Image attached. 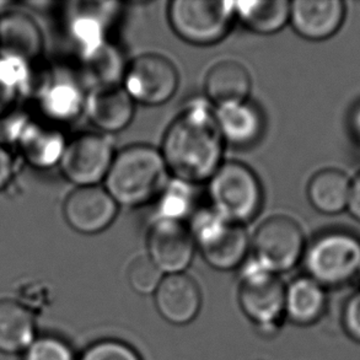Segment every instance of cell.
<instances>
[{
  "label": "cell",
  "instance_id": "22",
  "mask_svg": "<svg viewBox=\"0 0 360 360\" xmlns=\"http://www.w3.org/2000/svg\"><path fill=\"white\" fill-rule=\"evenodd\" d=\"M351 180L345 171L335 167L317 171L307 184V200L322 214L342 213L348 205Z\"/></svg>",
  "mask_w": 360,
  "mask_h": 360
},
{
  "label": "cell",
  "instance_id": "28",
  "mask_svg": "<svg viewBox=\"0 0 360 360\" xmlns=\"http://www.w3.org/2000/svg\"><path fill=\"white\" fill-rule=\"evenodd\" d=\"M165 277L148 256L133 259L127 272V279L131 289L139 295H154Z\"/></svg>",
  "mask_w": 360,
  "mask_h": 360
},
{
  "label": "cell",
  "instance_id": "24",
  "mask_svg": "<svg viewBox=\"0 0 360 360\" xmlns=\"http://www.w3.org/2000/svg\"><path fill=\"white\" fill-rule=\"evenodd\" d=\"M235 18L255 34H277L289 24L290 1H235Z\"/></svg>",
  "mask_w": 360,
  "mask_h": 360
},
{
  "label": "cell",
  "instance_id": "19",
  "mask_svg": "<svg viewBox=\"0 0 360 360\" xmlns=\"http://www.w3.org/2000/svg\"><path fill=\"white\" fill-rule=\"evenodd\" d=\"M44 47L39 25L21 11H6L0 16V53L9 54L31 63Z\"/></svg>",
  "mask_w": 360,
  "mask_h": 360
},
{
  "label": "cell",
  "instance_id": "11",
  "mask_svg": "<svg viewBox=\"0 0 360 360\" xmlns=\"http://www.w3.org/2000/svg\"><path fill=\"white\" fill-rule=\"evenodd\" d=\"M146 248V256L164 276L185 273L195 257V240L182 221L155 219L148 233Z\"/></svg>",
  "mask_w": 360,
  "mask_h": 360
},
{
  "label": "cell",
  "instance_id": "34",
  "mask_svg": "<svg viewBox=\"0 0 360 360\" xmlns=\"http://www.w3.org/2000/svg\"><path fill=\"white\" fill-rule=\"evenodd\" d=\"M347 210L354 219L360 221V172H358L351 180L349 200Z\"/></svg>",
  "mask_w": 360,
  "mask_h": 360
},
{
  "label": "cell",
  "instance_id": "6",
  "mask_svg": "<svg viewBox=\"0 0 360 360\" xmlns=\"http://www.w3.org/2000/svg\"><path fill=\"white\" fill-rule=\"evenodd\" d=\"M307 277L323 288L340 287L360 272V239L343 230L319 235L302 256Z\"/></svg>",
  "mask_w": 360,
  "mask_h": 360
},
{
  "label": "cell",
  "instance_id": "10",
  "mask_svg": "<svg viewBox=\"0 0 360 360\" xmlns=\"http://www.w3.org/2000/svg\"><path fill=\"white\" fill-rule=\"evenodd\" d=\"M115 158L112 141L98 133H84L67 141L59 167L77 187L100 186Z\"/></svg>",
  "mask_w": 360,
  "mask_h": 360
},
{
  "label": "cell",
  "instance_id": "32",
  "mask_svg": "<svg viewBox=\"0 0 360 360\" xmlns=\"http://www.w3.org/2000/svg\"><path fill=\"white\" fill-rule=\"evenodd\" d=\"M14 158L6 146L0 144V191L9 185L14 175Z\"/></svg>",
  "mask_w": 360,
  "mask_h": 360
},
{
  "label": "cell",
  "instance_id": "12",
  "mask_svg": "<svg viewBox=\"0 0 360 360\" xmlns=\"http://www.w3.org/2000/svg\"><path fill=\"white\" fill-rule=\"evenodd\" d=\"M120 205L105 187H77L64 202V219L72 229L84 235L103 233L112 225Z\"/></svg>",
  "mask_w": 360,
  "mask_h": 360
},
{
  "label": "cell",
  "instance_id": "8",
  "mask_svg": "<svg viewBox=\"0 0 360 360\" xmlns=\"http://www.w3.org/2000/svg\"><path fill=\"white\" fill-rule=\"evenodd\" d=\"M305 248L302 226L287 215L264 220L251 240L253 259L278 276L292 271L302 261Z\"/></svg>",
  "mask_w": 360,
  "mask_h": 360
},
{
  "label": "cell",
  "instance_id": "31",
  "mask_svg": "<svg viewBox=\"0 0 360 360\" xmlns=\"http://www.w3.org/2000/svg\"><path fill=\"white\" fill-rule=\"evenodd\" d=\"M343 326L352 340L360 343V292L352 295L343 310Z\"/></svg>",
  "mask_w": 360,
  "mask_h": 360
},
{
  "label": "cell",
  "instance_id": "35",
  "mask_svg": "<svg viewBox=\"0 0 360 360\" xmlns=\"http://www.w3.org/2000/svg\"><path fill=\"white\" fill-rule=\"evenodd\" d=\"M349 124H351L352 136L354 138L356 146H359L360 149V105L352 112Z\"/></svg>",
  "mask_w": 360,
  "mask_h": 360
},
{
  "label": "cell",
  "instance_id": "36",
  "mask_svg": "<svg viewBox=\"0 0 360 360\" xmlns=\"http://www.w3.org/2000/svg\"><path fill=\"white\" fill-rule=\"evenodd\" d=\"M359 274H360V272H359Z\"/></svg>",
  "mask_w": 360,
  "mask_h": 360
},
{
  "label": "cell",
  "instance_id": "14",
  "mask_svg": "<svg viewBox=\"0 0 360 360\" xmlns=\"http://www.w3.org/2000/svg\"><path fill=\"white\" fill-rule=\"evenodd\" d=\"M346 14L342 0H294L289 24L302 39L325 41L341 30Z\"/></svg>",
  "mask_w": 360,
  "mask_h": 360
},
{
  "label": "cell",
  "instance_id": "27",
  "mask_svg": "<svg viewBox=\"0 0 360 360\" xmlns=\"http://www.w3.org/2000/svg\"><path fill=\"white\" fill-rule=\"evenodd\" d=\"M192 185L182 181L174 180L166 185L158 200V218L156 219L182 221L193 215L195 198Z\"/></svg>",
  "mask_w": 360,
  "mask_h": 360
},
{
  "label": "cell",
  "instance_id": "30",
  "mask_svg": "<svg viewBox=\"0 0 360 360\" xmlns=\"http://www.w3.org/2000/svg\"><path fill=\"white\" fill-rule=\"evenodd\" d=\"M78 360H143L141 354L126 342L105 338L84 349Z\"/></svg>",
  "mask_w": 360,
  "mask_h": 360
},
{
  "label": "cell",
  "instance_id": "2",
  "mask_svg": "<svg viewBox=\"0 0 360 360\" xmlns=\"http://www.w3.org/2000/svg\"><path fill=\"white\" fill-rule=\"evenodd\" d=\"M167 176L160 150L148 144H133L115 154L103 182L118 205L136 208L160 195L169 184Z\"/></svg>",
  "mask_w": 360,
  "mask_h": 360
},
{
  "label": "cell",
  "instance_id": "25",
  "mask_svg": "<svg viewBox=\"0 0 360 360\" xmlns=\"http://www.w3.org/2000/svg\"><path fill=\"white\" fill-rule=\"evenodd\" d=\"M105 10H78L69 21L70 39L78 47L83 59L88 58L90 54L108 44L106 20L103 15V13H106Z\"/></svg>",
  "mask_w": 360,
  "mask_h": 360
},
{
  "label": "cell",
  "instance_id": "33",
  "mask_svg": "<svg viewBox=\"0 0 360 360\" xmlns=\"http://www.w3.org/2000/svg\"><path fill=\"white\" fill-rule=\"evenodd\" d=\"M21 96L14 89L0 79V118L4 117L14 106L15 101Z\"/></svg>",
  "mask_w": 360,
  "mask_h": 360
},
{
  "label": "cell",
  "instance_id": "17",
  "mask_svg": "<svg viewBox=\"0 0 360 360\" xmlns=\"http://www.w3.org/2000/svg\"><path fill=\"white\" fill-rule=\"evenodd\" d=\"M85 101L82 86L64 74L49 75L39 90V108L52 121H73L85 111Z\"/></svg>",
  "mask_w": 360,
  "mask_h": 360
},
{
  "label": "cell",
  "instance_id": "20",
  "mask_svg": "<svg viewBox=\"0 0 360 360\" xmlns=\"http://www.w3.org/2000/svg\"><path fill=\"white\" fill-rule=\"evenodd\" d=\"M205 91L217 108L245 103L251 93V77L239 62L223 60L207 73Z\"/></svg>",
  "mask_w": 360,
  "mask_h": 360
},
{
  "label": "cell",
  "instance_id": "7",
  "mask_svg": "<svg viewBox=\"0 0 360 360\" xmlns=\"http://www.w3.org/2000/svg\"><path fill=\"white\" fill-rule=\"evenodd\" d=\"M167 16L180 39L195 46L218 44L229 34L235 19V1L174 0Z\"/></svg>",
  "mask_w": 360,
  "mask_h": 360
},
{
  "label": "cell",
  "instance_id": "4",
  "mask_svg": "<svg viewBox=\"0 0 360 360\" xmlns=\"http://www.w3.org/2000/svg\"><path fill=\"white\" fill-rule=\"evenodd\" d=\"M190 230L195 248L210 267L233 271L246 262L251 239L243 225L225 219L210 208L193 213Z\"/></svg>",
  "mask_w": 360,
  "mask_h": 360
},
{
  "label": "cell",
  "instance_id": "1",
  "mask_svg": "<svg viewBox=\"0 0 360 360\" xmlns=\"http://www.w3.org/2000/svg\"><path fill=\"white\" fill-rule=\"evenodd\" d=\"M225 141L214 110L205 101L186 106L166 129L160 153L175 180L207 182L223 164Z\"/></svg>",
  "mask_w": 360,
  "mask_h": 360
},
{
  "label": "cell",
  "instance_id": "16",
  "mask_svg": "<svg viewBox=\"0 0 360 360\" xmlns=\"http://www.w3.org/2000/svg\"><path fill=\"white\" fill-rule=\"evenodd\" d=\"M136 103L123 86L95 88L86 96L85 112L95 127L105 133H117L133 121Z\"/></svg>",
  "mask_w": 360,
  "mask_h": 360
},
{
  "label": "cell",
  "instance_id": "3",
  "mask_svg": "<svg viewBox=\"0 0 360 360\" xmlns=\"http://www.w3.org/2000/svg\"><path fill=\"white\" fill-rule=\"evenodd\" d=\"M212 210L225 219L245 225L262 208L263 190L255 171L239 161L223 162L210 177Z\"/></svg>",
  "mask_w": 360,
  "mask_h": 360
},
{
  "label": "cell",
  "instance_id": "21",
  "mask_svg": "<svg viewBox=\"0 0 360 360\" xmlns=\"http://www.w3.org/2000/svg\"><path fill=\"white\" fill-rule=\"evenodd\" d=\"M325 288L307 276L294 279L285 287V319L299 326H310L326 311Z\"/></svg>",
  "mask_w": 360,
  "mask_h": 360
},
{
  "label": "cell",
  "instance_id": "29",
  "mask_svg": "<svg viewBox=\"0 0 360 360\" xmlns=\"http://www.w3.org/2000/svg\"><path fill=\"white\" fill-rule=\"evenodd\" d=\"M22 360H78L73 347L53 335L36 337L32 345L22 353Z\"/></svg>",
  "mask_w": 360,
  "mask_h": 360
},
{
  "label": "cell",
  "instance_id": "15",
  "mask_svg": "<svg viewBox=\"0 0 360 360\" xmlns=\"http://www.w3.org/2000/svg\"><path fill=\"white\" fill-rule=\"evenodd\" d=\"M153 297L160 316L174 326L190 325L202 307L200 287L186 273L165 276Z\"/></svg>",
  "mask_w": 360,
  "mask_h": 360
},
{
  "label": "cell",
  "instance_id": "5",
  "mask_svg": "<svg viewBox=\"0 0 360 360\" xmlns=\"http://www.w3.org/2000/svg\"><path fill=\"white\" fill-rule=\"evenodd\" d=\"M241 267L240 307L259 335L272 336L279 331L285 319V285L278 274L262 267L253 258Z\"/></svg>",
  "mask_w": 360,
  "mask_h": 360
},
{
  "label": "cell",
  "instance_id": "13",
  "mask_svg": "<svg viewBox=\"0 0 360 360\" xmlns=\"http://www.w3.org/2000/svg\"><path fill=\"white\" fill-rule=\"evenodd\" d=\"M6 131L31 165L37 169L59 165L67 141L58 129L42 126L27 118L16 117L8 124Z\"/></svg>",
  "mask_w": 360,
  "mask_h": 360
},
{
  "label": "cell",
  "instance_id": "23",
  "mask_svg": "<svg viewBox=\"0 0 360 360\" xmlns=\"http://www.w3.org/2000/svg\"><path fill=\"white\" fill-rule=\"evenodd\" d=\"M32 312L21 302L0 300V352L24 353L36 340Z\"/></svg>",
  "mask_w": 360,
  "mask_h": 360
},
{
  "label": "cell",
  "instance_id": "18",
  "mask_svg": "<svg viewBox=\"0 0 360 360\" xmlns=\"http://www.w3.org/2000/svg\"><path fill=\"white\" fill-rule=\"evenodd\" d=\"M217 123L225 144L248 148L257 143L264 131V116L251 101L235 103L214 110Z\"/></svg>",
  "mask_w": 360,
  "mask_h": 360
},
{
  "label": "cell",
  "instance_id": "26",
  "mask_svg": "<svg viewBox=\"0 0 360 360\" xmlns=\"http://www.w3.org/2000/svg\"><path fill=\"white\" fill-rule=\"evenodd\" d=\"M83 62L93 89L116 86L123 80L127 65L123 63L120 51L108 42L83 59Z\"/></svg>",
  "mask_w": 360,
  "mask_h": 360
},
{
  "label": "cell",
  "instance_id": "9",
  "mask_svg": "<svg viewBox=\"0 0 360 360\" xmlns=\"http://www.w3.org/2000/svg\"><path fill=\"white\" fill-rule=\"evenodd\" d=\"M175 65L160 54H141L127 65L123 89L134 103L159 106L174 98L179 88Z\"/></svg>",
  "mask_w": 360,
  "mask_h": 360
}]
</instances>
